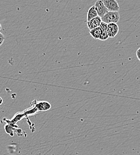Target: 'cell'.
<instances>
[{
  "mask_svg": "<svg viewBox=\"0 0 140 155\" xmlns=\"http://www.w3.org/2000/svg\"><path fill=\"white\" fill-rule=\"evenodd\" d=\"M120 20V14L119 12H108L103 18H101V20L103 22L106 24L110 23H116Z\"/></svg>",
  "mask_w": 140,
  "mask_h": 155,
  "instance_id": "6da1fadb",
  "label": "cell"
},
{
  "mask_svg": "<svg viewBox=\"0 0 140 155\" xmlns=\"http://www.w3.org/2000/svg\"><path fill=\"white\" fill-rule=\"evenodd\" d=\"M103 2L108 12H119L120 7L116 0H103Z\"/></svg>",
  "mask_w": 140,
  "mask_h": 155,
  "instance_id": "7a4b0ae2",
  "label": "cell"
},
{
  "mask_svg": "<svg viewBox=\"0 0 140 155\" xmlns=\"http://www.w3.org/2000/svg\"><path fill=\"white\" fill-rule=\"evenodd\" d=\"M94 6H95L96 10L97 12L98 16L101 18H103L108 12V10L107 9V8L106 7V6L103 2V1H102V0L97 1L95 3Z\"/></svg>",
  "mask_w": 140,
  "mask_h": 155,
  "instance_id": "3957f363",
  "label": "cell"
},
{
  "mask_svg": "<svg viewBox=\"0 0 140 155\" xmlns=\"http://www.w3.org/2000/svg\"><path fill=\"white\" fill-rule=\"evenodd\" d=\"M119 31V26L116 23H110L107 25V32L109 38H113L115 37Z\"/></svg>",
  "mask_w": 140,
  "mask_h": 155,
  "instance_id": "277c9868",
  "label": "cell"
},
{
  "mask_svg": "<svg viewBox=\"0 0 140 155\" xmlns=\"http://www.w3.org/2000/svg\"><path fill=\"white\" fill-rule=\"evenodd\" d=\"M101 22H102L101 18L98 16V17L95 18L91 20L90 21H88L87 22V26H88V29L91 31V30H93L94 29L99 28Z\"/></svg>",
  "mask_w": 140,
  "mask_h": 155,
  "instance_id": "5b68a950",
  "label": "cell"
},
{
  "mask_svg": "<svg viewBox=\"0 0 140 155\" xmlns=\"http://www.w3.org/2000/svg\"><path fill=\"white\" fill-rule=\"evenodd\" d=\"M36 107L40 111H47L51 107V105L47 101H40L36 104Z\"/></svg>",
  "mask_w": 140,
  "mask_h": 155,
  "instance_id": "8992f818",
  "label": "cell"
},
{
  "mask_svg": "<svg viewBox=\"0 0 140 155\" xmlns=\"http://www.w3.org/2000/svg\"><path fill=\"white\" fill-rule=\"evenodd\" d=\"M97 17H98V14L96 10L95 6H92L91 8H90L87 12V22Z\"/></svg>",
  "mask_w": 140,
  "mask_h": 155,
  "instance_id": "52a82bcc",
  "label": "cell"
},
{
  "mask_svg": "<svg viewBox=\"0 0 140 155\" xmlns=\"http://www.w3.org/2000/svg\"><path fill=\"white\" fill-rule=\"evenodd\" d=\"M101 33H102V31L100 29V28L94 29L90 31V34L91 36L95 39H99Z\"/></svg>",
  "mask_w": 140,
  "mask_h": 155,
  "instance_id": "ba28073f",
  "label": "cell"
},
{
  "mask_svg": "<svg viewBox=\"0 0 140 155\" xmlns=\"http://www.w3.org/2000/svg\"><path fill=\"white\" fill-rule=\"evenodd\" d=\"M109 38V35L107 34V31H105V32H102V33H101V34L100 35L99 39L101 40V41H106Z\"/></svg>",
  "mask_w": 140,
  "mask_h": 155,
  "instance_id": "9c48e42d",
  "label": "cell"
},
{
  "mask_svg": "<svg viewBox=\"0 0 140 155\" xmlns=\"http://www.w3.org/2000/svg\"><path fill=\"white\" fill-rule=\"evenodd\" d=\"M100 29L101 30L102 32H105L107 31V24L104 23V22H101V25H100Z\"/></svg>",
  "mask_w": 140,
  "mask_h": 155,
  "instance_id": "30bf717a",
  "label": "cell"
},
{
  "mask_svg": "<svg viewBox=\"0 0 140 155\" xmlns=\"http://www.w3.org/2000/svg\"><path fill=\"white\" fill-rule=\"evenodd\" d=\"M5 36L2 33L0 32V46L3 44L4 41H5Z\"/></svg>",
  "mask_w": 140,
  "mask_h": 155,
  "instance_id": "8fae6325",
  "label": "cell"
},
{
  "mask_svg": "<svg viewBox=\"0 0 140 155\" xmlns=\"http://www.w3.org/2000/svg\"><path fill=\"white\" fill-rule=\"evenodd\" d=\"M136 55H137V58L138 59V60L140 61V47L137 50Z\"/></svg>",
  "mask_w": 140,
  "mask_h": 155,
  "instance_id": "7c38bea8",
  "label": "cell"
},
{
  "mask_svg": "<svg viewBox=\"0 0 140 155\" xmlns=\"http://www.w3.org/2000/svg\"><path fill=\"white\" fill-rule=\"evenodd\" d=\"M3 103V99L0 97V105H2Z\"/></svg>",
  "mask_w": 140,
  "mask_h": 155,
  "instance_id": "4fadbf2b",
  "label": "cell"
},
{
  "mask_svg": "<svg viewBox=\"0 0 140 155\" xmlns=\"http://www.w3.org/2000/svg\"><path fill=\"white\" fill-rule=\"evenodd\" d=\"M2 29V26H1V24L0 23V30Z\"/></svg>",
  "mask_w": 140,
  "mask_h": 155,
  "instance_id": "5bb4252c",
  "label": "cell"
}]
</instances>
